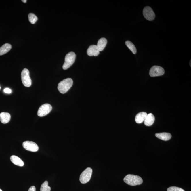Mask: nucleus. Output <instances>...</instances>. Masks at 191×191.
<instances>
[{
    "instance_id": "20e7f679",
    "label": "nucleus",
    "mask_w": 191,
    "mask_h": 191,
    "mask_svg": "<svg viewBox=\"0 0 191 191\" xmlns=\"http://www.w3.org/2000/svg\"><path fill=\"white\" fill-rule=\"evenodd\" d=\"M21 80L24 86L29 87L32 85V80L30 75V72L27 69L24 68L21 73Z\"/></svg>"
},
{
    "instance_id": "6ab92c4d",
    "label": "nucleus",
    "mask_w": 191,
    "mask_h": 191,
    "mask_svg": "<svg viewBox=\"0 0 191 191\" xmlns=\"http://www.w3.org/2000/svg\"><path fill=\"white\" fill-rule=\"evenodd\" d=\"M51 188L48 186V182L45 181L41 185L40 191H50Z\"/></svg>"
},
{
    "instance_id": "f257e3e1",
    "label": "nucleus",
    "mask_w": 191,
    "mask_h": 191,
    "mask_svg": "<svg viewBox=\"0 0 191 191\" xmlns=\"http://www.w3.org/2000/svg\"><path fill=\"white\" fill-rule=\"evenodd\" d=\"M73 84V81L71 78H66L58 84V90L61 93H65L70 90Z\"/></svg>"
},
{
    "instance_id": "393cba45",
    "label": "nucleus",
    "mask_w": 191,
    "mask_h": 191,
    "mask_svg": "<svg viewBox=\"0 0 191 191\" xmlns=\"http://www.w3.org/2000/svg\"><path fill=\"white\" fill-rule=\"evenodd\" d=\"M0 191H2L1 189H0Z\"/></svg>"
},
{
    "instance_id": "f03ea898",
    "label": "nucleus",
    "mask_w": 191,
    "mask_h": 191,
    "mask_svg": "<svg viewBox=\"0 0 191 191\" xmlns=\"http://www.w3.org/2000/svg\"><path fill=\"white\" fill-rule=\"evenodd\" d=\"M124 181L126 184L131 186L139 185L143 183V179L138 175H128L125 177Z\"/></svg>"
},
{
    "instance_id": "dca6fc26",
    "label": "nucleus",
    "mask_w": 191,
    "mask_h": 191,
    "mask_svg": "<svg viewBox=\"0 0 191 191\" xmlns=\"http://www.w3.org/2000/svg\"><path fill=\"white\" fill-rule=\"evenodd\" d=\"M10 160L15 165L19 166H23L24 165V163L22 160L19 157L15 155H12L11 156Z\"/></svg>"
},
{
    "instance_id": "ddd939ff",
    "label": "nucleus",
    "mask_w": 191,
    "mask_h": 191,
    "mask_svg": "<svg viewBox=\"0 0 191 191\" xmlns=\"http://www.w3.org/2000/svg\"><path fill=\"white\" fill-rule=\"evenodd\" d=\"M11 119L10 114L8 113H2L0 114V121L3 124H5L9 122Z\"/></svg>"
},
{
    "instance_id": "9d476101",
    "label": "nucleus",
    "mask_w": 191,
    "mask_h": 191,
    "mask_svg": "<svg viewBox=\"0 0 191 191\" xmlns=\"http://www.w3.org/2000/svg\"><path fill=\"white\" fill-rule=\"evenodd\" d=\"M100 52L97 45H93L90 46L87 49V53L89 56H96L99 54Z\"/></svg>"
},
{
    "instance_id": "4be33fe9",
    "label": "nucleus",
    "mask_w": 191,
    "mask_h": 191,
    "mask_svg": "<svg viewBox=\"0 0 191 191\" xmlns=\"http://www.w3.org/2000/svg\"><path fill=\"white\" fill-rule=\"evenodd\" d=\"M4 92L5 93L10 94L12 93V91L9 88H6L4 89Z\"/></svg>"
},
{
    "instance_id": "7ed1b4c3",
    "label": "nucleus",
    "mask_w": 191,
    "mask_h": 191,
    "mask_svg": "<svg viewBox=\"0 0 191 191\" xmlns=\"http://www.w3.org/2000/svg\"><path fill=\"white\" fill-rule=\"evenodd\" d=\"M76 54L75 52H70L66 55L65 61L63 66V69L67 70L73 64L76 59Z\"/></svg>"
},
{
    "instance_id": "4468645a",
    "label": "nucleus",
    "mask_w": 191,
    "mask_h": 191,
    "mask_svg": "<svg viewBox=\"0 0 191 191\" xmlns=\"http://www.w3.org/2000/svg\"><path fill=\"white\" fill-rule=\"evenodd\" d=\"M155 119V117L153 114H149L147 115L144 120V124L147 126H152L153 124Z\"/></svg>"
},
{
    "instance_id": "1a4fd4ad",
    "label": "nucleus",
    "mask_w": 191,
    "mask_h": 191,
    "mask_svg": "<svg viewBox=\"0 0 191 191\" xmlns=\"http://www.w3.org/2000/svg\"><path fill=\"white\" fill-rule=\"evenodd\" d=\"M143 15L148 20L153 21L155 18V15L152 9L149 7H146L143 10Z\"/></svg>"
},
{
    "instance_id": "a211bd4d",
    "label": "nucleus",
    "mask_w": 191,
    "mask_h": 191,
    "mask_svg": "<svg viewBox=\"0 0 191 191\" xmlns=\"http://www.w3.org/2000/svg\"><path fill=\"white\" fill-rule=\"evenodd\" d=\"M125 44L129 49L132 51L134 54H135L137 53V49L134 45L130 41H126L125 42Z\"/></svg>"
},
{
    "instance_id": "2eb2a0df",
    "label": "nucleus",
    "mask_w": 191,
    "mask_h": 191,
    "mask_svg": "<svg viewBox=\"0 0 191 191\" xmlns=\"http://www.w3.org/2000/svg\"><path fill=\"white\" fill-rule=\"evenodd\" d=\"M147 114L146 112H141L138 113L135 117V121L138 124H141L144 121Z\"/></svg>"
},
{
    "instance_id": "5701e85b",
    "label": "nucleus",
    "mask_w": 191,
    "mask_h": 191,
    "mask_svg": "<svg viewBox=\"0 0 191 191\" xmlns=\"http://www.w3.org/2000/svg\"><path fill=\"white\" fill-rule=\"evenodd\" d=\"M28 191H36V188L34 186H32L29 188Z\"/></svg>"
},
{
    "instance_id": "39448f33",
    "label": "nucleus",
    "mask_w": 191,
    "mask_h": 191,
    "mask_svg": "<svg viewBox=\"0 0 191 191\" xmlns=\"http://www.w3.org/2000/svg\"><path fill=\"white\" fill-rule=\"evenodd\" d=\"M92 170L90 167H88L83 171L80 177V181L82 184H85L90 181L92 176Z\"/></svg>"
},
{
    "instance_id": "0eeeda50",
    "label": "nucleus",
    "mask_w": 191,
    "mask_h": 191,
    "mask_svg": "<svg viewBox=\"0 0 191 191\" xmlns=\"http://www.w3.org/2000/svg\"><path fill=\"white\" fill-rule=\"evenodd\" d=\"M23 147L26 150L32 152H37L39 150V147L36 143L33 142L26 141L23 143Z\"/></svg>"
},
{
    "instance_id": "f3484780",
    "label": "nucleus",
    "mask_w": 191,
    "mask_h": 191,
    "mask_svg": "<svg viewBox=\"0 0 191 191\" xmlns=\"http://www.w3.org/2000/svg\"><path fill=\"white\" fill-rule=\"evenodd\" d=\"M12 48V45L10 44L6 43L4 44L0 47V55L5 54L10 50Z\"/></svg>"
},
{
    "instance_id": "b1692460",
    "label": "nucleus",
    "mask_w": 191,
    "mask_h": 191,
    "mask_svg": "<svg viewBox=\"0 0 191 191\" xmlns=\"http://www.w3.org/2000/svg\"><path fill=\"white\" fill-rule=\"evenodd\" d=\"M22 1L23 2H24V3H26L27 2V1H26V0H22Z\"/></svg>"
},
{
    "instance_id": "423d86ee",
    "label": "nucleus",
    "mask_w": 191,
    "mask_h": 191,
    "mask_svg": "<svg viewBox=\"0 0 191 191\" xmlns=\"http://www.w3.org/2000/svg\"><path fill=\"white\" fill-rule=\"evenodd\" d=\"M52 109V107L50 104H43L38 109V115L40 117L45 116L50 113Z\"/></svg>"
},
{
    "instance_id": "412c9836",
    "label": "nucleus",
    "mask_w": 191,
    "mask_h": 191,
    "mask_svg": "<svg viewBox=\"0 0 191 191\" xmlns=\"http://www.w3.org/2000/svg\"><path fill=\"white\" fill-rule=\"evenodd\" d=\"M167 191H185L183 189L181 188L175 187H171L168 188L167 189Z\"/></svg>"
},
{
    "instance_id": "aec40b11",
    "label": "nucleus",
    "mask_w": 191,
    "mask_h": 191,
    "mask_svg": "<svg viewBox=\"0 0 191 191\" xmlns=\"http://www.w3.org/2000/svg\"><path fill=\"white\" fill-rule=\"evenodd\" d=\"M28 19L30 22L32 24H35L38 20V18L35 14L30 13L28 15Z\"/></svg>"
},
{
    "instance_id": "6e6552de",
    "label": "nucleus",
    "mask_w": 191,
    "mask_h": 191,
    "mask_svg": "<svg viewBox=\"0 0 191 191\" xmlns=\"http://www.w3.org/2000/svg\"><path fill=\"white\" fill-rule=\"evenodd\" d=\"M149 73L152 77L161 76L165 73V70L163 68L160 66H154L151 68Z\"/></svg>"
},
{
    "instance_id": "f8f14e48",
    "label": "nucleus",
    "mask_w": 191,
    "mask_h": 191,
    "mask_svg": "<svg viewBox=\"0 0 191 191\" xmlns=\"http://www.w3.org/2000/svg\"><path fill=\"white\" fill-rule=\"evenodd\" d=\"M107 40L106 38H101L98 40L96 45L100 51H102L104 50L107 45Z\"/></svg>"
},
{
    "instance_id": "9b49d317",
    "label": "nucleus",
    "mask_w": 191,
    "mask_h": 191,
    "mask_svg": "<svg viewBox=\"0 0 191 191\" xmlns=\"http://www.w3.org/2000/svg\"><path fill=\"white\" fill-rule=\"evenodd\" d=\"M155 136L159 139L164 141H169L171 138L172 135L170 133L163 132V133H157L155 134Z\"/></svg>"
},
{
    "instance_id": "a878e982",
    "label": "nucleus",
    "mask_w": 191,
    "mask_h": 191,
    "mask_svg": "<svg viewBox=\"0 0 191 191\" xmlns=\"http://www.w3.org/2000/svg\"><path fill=\"white\" fill-rule=\"evenodd\" d=\"M1 87H0V89H1Z\"/></svg>"
}]
</instances>
